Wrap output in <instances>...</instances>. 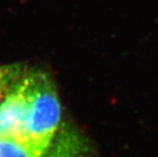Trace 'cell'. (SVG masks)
Masks as SVG:
<instances>
[{"label":"cell","instance_id":"obj_1","mask_svg":"<svg viewBox=\"0 0 158 157\" xmlns=\"http://www.w3.org/2000/svg\"><path fill=\"white\" fill-rule=\"evenodd\" d=\"M31 75V96L25 126L27 143L42 153L56 145V133L61 122V106L51 80L44 73Z\"/></svg>","mask_w":158,"mask_h":157},{"label":"cell","instance_id":"obj_2","mask_svg":"<svg viewBox=\"0 0 158 157\" xmlns=\"http://www.w3.org/2000/svg\"><path fill=\"white\" fill-rule=\"evenodd\" d=\"M31 96V75H23L0 102V137L26 142L25 126Z\"/></svg>","mask_w":158,"mask_h":157},{"label":"cell","instance_id":"obj_3","mask_svg":"<svg viewBox=\"0 0 158 157\" xmlns=\"http://www.w3.org/2000/svg\"><path fill=\"white\" fill-rule=\"evenodd\" d=\"M0 157H85L77 142H57L51 151L42 153L22 140L0 137Z\"/></svg>","mask_w":158,"mask_h":157},{"label":"cell","instance_id":"obj_4","mask_svg":"<svg viewBox=\"0 0 158 157\" xmlns=\"http://www.w3.org/2000/svg\"><path fill=\"white\" fill-rule=\"evenodd\" d=\"M23 76L19 64L0 65V98H3Z\"/></svg>","mask_w":158,"mask_h":157}]
</instances>
